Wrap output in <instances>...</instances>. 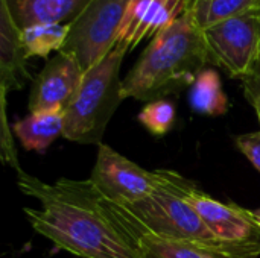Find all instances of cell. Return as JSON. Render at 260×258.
<instances>
[{"label":"cell","mask_w":260,"mask_h":258,"mask_svg":"<svg viewBox=\"0 0 260 258\" xmlns=\"http://www.w3.org/2000/svg\"><path fill=\"white\" fill-rule=\"evenodd\" d=\"M17 186L41 205L23 208L30 227L56 248L79 258H143L90 179L47 184L21 169Z\"/></svg>","instance_id":"obj_1"},{"label":"cell","mask_w":260,"mask_h":258,"mask_svg":"<svg viewBox=\"0 0 260 258\" xmlns=\"http://www.w3.org/2000/svg\"><path fill=\"white\" fill-rule=\"evenodd\" d=\"M210 56L203 30L189 12L158 32L122 81V97L142 102L160 100L192 87L207 68Z\"/></svg>","instance_id":"obj_2"},{"label":"cell","mask_w":260,"mask_h":258,"mask_svg":"<svg viewBox=\"0 0 260 258\" xmlns=\"http://www.w3.org/2000/svg\"><path fill=\"white\" fill-rule=\"evenodd\" d=\"M157 172L158 184L155 190L143 201L122 207L140 227L161 239L224 252L187 198L195 182L174 170Z\"/></svg>","instance_id":"obj_3"},{"label":"cell","mask_w":260,"mask_h":258,"mask_svg":"<svg viewBox=\"0 0 260 258\" xmlns=\"http://www.w3.org/2000/svg\"><path fill=\"white\" fill-rule=\"evenodd\" d=\"M128 47L117 43L84 73L73 100L64 111V138L81 144H102L107 125L123 100L120 67Z\"/></svg>","instance_id":"obj_4"},{"label":"cell","mask_w":260,"mask_h":258,"mask_svg":"<svg viewBox=\"0 0 260 258\" xmlns=\"http://www.w3.org/2000/svg\"><path fill=\"white\" fill-rule=\"evenodd\" d=\"M129 0H90L70 23L59 52L73 56L84 71L96 65L117 44Z\"/></svg>","instance_id":"obj_5"},{"label":"cell","mask_w":260,"mask_h":258,"mask_svg":"<svg viewBox=\"0 0 260 258\" xmlns=\"http://www.w3.org/2000/svg\"><path fill=\"white\" fill-rule=\"evenodd\" d=\"M187 198L224 252L233 258L260 257V225L251 210L235 202H219L203 193L197 184Z\"/></svg>","instance_id":"obj_6"},{"label":"cell","mask_w":260,"mask_h":258,"mask_svg":"<svg viewBox=\"0 0 260 258\" xmlns=\"http://www.w3.org/2000/svg\"><path fill=\"white\" fill-rule=\"evenodd\" d=\"M210 62L232 78H245L260 56V9L203 30Z\"/></svg>","instance_id":"obj_7"},{"label":"cell","mask_w":260,"mask_h":258,"mask_svg":"<svg viewBox=\"0 0 260 258\" xmlns=\"http://www.w3.org/2000/svg\"><path fill=\"white\" fill-rule=\"evenodd\" d=\"M90 181L107 201L131 205L143 201L155 190L158 172L146 170L113 148L99 144Z\"/></svg>","instance_id":"obj_8"},{"label":"cell","mask_w":260,"mask_h":258,"mask_svg":"<svg viewBox=\"0 0 260 258\" xmlns=\"http://www.w3.org/2000/svg\"><path fill=\"white\" fill-rule=\"evenodd\" d=\"M84 73L73 56L58 52L32 82L29 111H66L82 82Z\"/></svg>","instance_id":"obj_9"},{"label":"cell","mask_w":260,"mask_h":258,"mask_svg":"<svg viewBox=\"0 0 260 258\" xmlns=\"http://www.w3.org/2000/svg\"><path fill=\"white\" fill-rule=\"evenodd\" d=\"M184 12L180 0H129L117 43L133 50L145 38H154Z\"/></svg>","instance_id":"obj_10"},{"label":"cell","mask_w":260,"mask_h":258,"mask_svg":"<svg viewBox=\"0 0 260 258\" xmlns=\"http://www.w3.org/2000/svg\"><path fill=\"white\" fill-rule=\"evenodd\" d=\"M107 204L117 224L140 249L143 258H233L209 248L161 239L140 227L122 205L113 204L110 201H107Z\"/></svg>","instance_id":"obj_11"},{"label":"cell","mask_w":260,"mask_h":258,"mask_svg":"<svg viewBox=\"0 0 260 258\" xmlns=\"http://www.w3.org/2000/svg\"><path fill=\"white\" fill-rule=\"evenodd\" d=\"M27 53L21 40V29L14 23L8 8L0 2V91L21 90L30 79L27 71Z\"/></svg>","instance_id":"obj_12"},{"label":"cell","mask_w":260,"mask_h":258,"mask_svg":"<svg viewBox=\"0 0 260 258\" xmlns=\"http://www.w3.org/2000/svg\"><path fill=\"white\" fill-rule=\"evenodd\" d=\"M18 29L35 24L72 23L90 0H0Z\"/></svg>","instance_id":"obj_13"},{"label":"cell","mask_w":260,"mask_h":258,"mask_svg":"<svg viewBox=\"0 0 260 258\" xmlns=\"http://www.w3.org/2000/svg\"><path fill=\"white\" fill-rule=\"evenodd\" d=\"M15 137L26 151L44 152L64 135V111H37L12 125Z\"/></svg>","instance_id":"obj_14"},{"label":"cell","mask_w":260,"mask_h":258,"mask_svg":"<svg viewBox=\"0 0 260 258\" xmlns=\"http://www.w3.org/2000/svg\"><path fill=\"white\" fill-rule=\"evenodd\" d=\"M189 102L193 111L204 116H222L229 109V99L224 93L219 73L204 68L190 87Z\"/></svg>","instance_id":"obj_15"},{"label":"cell","mask_w":260,"mask_h":258,"mask_svg":"<svg viewBox=\"0 0 260 258\" xmlns=\"http://www.w3.org/2000/svg\"><path fill=\"white\" fill-rule=\"evenodd\" d=\"M259 9L260 0H197L186 12H189L193 23L204 30L224 20Z\"/></svg>","instance_id":"obj_16"},{"label":"cell","mask_w":260,"mask_h":258,"mask_svg":"<svg viewBox=\"0 0 260 258\" xmlns=\"http://www.w3.org/2000/svg\"><path fill=\"white\" fill-rule=\"evenodd\" d=\"M70 23L35 24L21 30V40L27 56L49 58L52 52H59L69 36Z\"/></svg>","instance_id":"obj_17"},{"label":"cell","mask_w":260,"mask_h":258,"mask_svg":"<svg viewBox=\"0 0 260 258\" xmlns=\"http://www.w3.org/2000/svg\"><path fill=\"white\" fill-rule=\"evenodd\" d=\"M175 120V106L172 102L160 99L149 102L139 114V122L154 135H165L171 131Z\"/></svg>","instance_id":"obj_18"},{"label":"cell","mask_w":260,"mask_h":258,"mask_svg":"<svg viewBox=\"0 0 260 258\" xmlns=\"http://www.w3.org/2000/svg\"><path fill=\"white\" fill-rule=\"evenodd\" d=\"M236 146L260 172V131L239 135L236 138Z\"/></svg>","instance_id":"obj_19"},{"label":"cell","mask_w":260,"mask_h":258,"mask_svg":"<svg viewBox=\"0 0 260 258\" xmlns=\"http://www.w3.org/2000/svg\"><path fill=\"white\" fill-rule=\"evenodd\" d=\"M244 85V94H253V93H260V56L250 70V73L241 79Z\"/></svg>","instance_id":"obj_20"},{"label":"cell","mask_w":260,"mask_h":258,"mask_svg":"<svg viewBox=\"0 0 260 258\" xmlns=\"http://www.w3.org/2000/svg\"><path fill=\"white\" fill-rule=\"evenodd\" d=\"M247 100L251 103V106L254 108L256 114H257V119L260 122V93H253V94H245Z\"/></svg>","instance_id":"obj_21"},{"label":"cell","mask_w":260,"mask_h":258,"mask_svg":"<svg viewBox=\"0 0 260 258\" xmlns=\"http://www.w3.org/2000/svg\"><path fill=\"white\" fill-rule=\"evenodd\" d=\"M181 3H183V6H184V11H189L190 8H192V5L195 3V0H180Z\"/></svg>","instance_id":"obj_22"},{"label":"cell","mask_w":260,"mask_h":258,"mask_svg":"<svg viewBox=\"0 0 260 258\" xmlns=\"http://www.w3.org/2000/svg\"><path fill=\"white\" fill-rule=\"evenodd\" d=\"M251 214L254 216V219L259 222L260 225V208H256V210H251Z\"/></svg>","instance_id":"obj_23"},{"label":"cell","mask_w":260,"mask_h":258,"mask_svg":"<svg viewBox=\"0 0 260 258\" xmlns=\"http://www.w3.org/2000/svg\"><path fill=\"white\" fill-rule=\"evenodd\" d=\"M195 2H197V0H195Z\"/></svg>","instance_id":"obj_24"}]
</instances>
